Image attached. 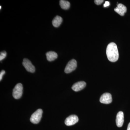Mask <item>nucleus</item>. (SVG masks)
<instances>
[{
  "instance_id": "f257e3e1",
  "label": "nucleus",
  "mask_w": 130,
  "mask_h": 130,
  "mask_svg": "<svg viewBox=\"0 0 130 130\" xmlns=\"http://www.w3.org/2000/svg\"><path fill=\"white\" fill-rule=\"evenodd\" d=\"M106 55L108 59L112 62H116L118 60L119 54L116 43L111 42L107 46Z\"/></svg>"
},
{
  "instance_id": "f03ea898",
  "label": "nucleus",
  "mask_w": 130,
  "mask_h": 130,
  "mask_svg": "<svg viewBox=\"0 0 130 130\" xmlns=\"http://www.w3.org/2000/svg\"><path fill=\"white\" fill-rule=\"evenodd\" d=\"M42 110L41 109H37L31 116L30 121L32 123L37 124L40 122L42 117Z\"/></svg>"
},
{
  "instance_id": "7ed1b4c3",
  "label": "nucleus",
  "mask_w": 130,
  "mask_h": 130,
  "mask_svg": "<svg viewBox=\"0 0 130 130\" xmlns=\"http://www.w3.org/2000/svg\"><path fill=\"white\" fill-rule=\"evenodd\" d=\"M23 87L22 84H17L13 90L12 95L14 98L16 99L20 98L23 94Z\"/></svg>"
},
{
  "instance_id": "20e7f679",
  "label": "nucleus",
  "mask_w": 130,
  "mask_h": 130,
  "mask_svg": "<svg viewBox=\"0 0 130 130\" xmlns=\"http://www.w3.org/2000/svg\"><path fill=\"white\" fill-rule=\"evenodd\" d=\"M77 66L76 61L74 59H73L68 63L65 68V72L66 73H69L72 72L73 71H74L76 69Z\"/></svg>"
},
{
  "instance_id": "39448f33",
  "label": "nucleus",
  "mask_w": 130,
  "mask_h": 130,
  "mask_svg": "<svg viewBox=\"0 0 130 130\" xmlns=\"http://www.w3.org/2000/svg\"><path fill=\"white\" fill-rule=\"evenodd\" d=\"M22 64L26 71H28L29 72L31 73L35 72V66L32 64L31 62L28 59L26 58L24 59Z\"/></svg>"
},
{
  "instance_id": "423d86ee",
  "label": "nucleus",
  "mask_w": 130,
  "mask_h": 130,
  "mask_svg": "<svg viewBox=\"0 0 130 130\" xmlns=\"http://www.w3.org/2000/svg\"><path fill=\"white\" fill-rule=\"evenodd\" d=\"M78 121V117L76 115H73L68 116L65 121V124L68 126L75 124Z\"/></svg>"
},
{
  "instance_id": "0eeeda50",
  "label": "nucleus",
  "mask_w": 130,
  "mask_h": 130,
  "mask_svg": "<svg viewBox=\"0 0 130 130\" xmlns=\"http://www.w3.org/2000/svg\"><path fill=\"white\" fill-rule=\"evenodd\" d=\"M112 101L111 95L109 93H104L100 98V102L103 104H109L112 102Z\"/></svg>"
},
{
  "instance_id": "6e6552de",
  "label": "nucleus",
  "mask_w": 130,
  "mask_h": 130,
  "mask_svg": "<svg viewBox=\"0 0 130 130\" xmlns=\"http://www.w3.org/2000/svg\"><path fill=\"white\" fill-rule=\"evenodd\" d=\"M86 86V83L83 81L77 82L73 85L72 86V89L75 91H78L83 90Z\"/></svg>"
},
{
  "instance_id": "1a4fd4ad",
  "label": "nucleus",
  "mask_w": 130,
  "mask_h": 130,
  "mask_svg": "<svg viewBox=\"0 0 130 130\" xmlns=\"http://www.w3.org/2000/svg\"><path fill=\"white\" fill-rule=\"evenodd\" d=\"M116 122L118 127H121L123 126L124 122V115L123 112L119 111L117 114Z\"/></svg>"
},
{
  "instance_id": "9d476101",
  "label": "nucleus",
  "mask_w": 130,
  "mask_h": 130,
  "mask_svg": "<svg viewBox=\"0 0 130 130\" xmlns=\"http://www.w3.org/2000/svg\"><path fill=\"white\" fill-rule=\"evenodd\" d=\"M114 11L121 16L124 15L125 13L127 11L126 7L122 4L117 5V7L115 8Z\"/></svg>"
},
{
  "instance_id": "9b49d317",
  "label": "nucleus",
  "mask_w": 130,
  "mask_h": 130,
  "mask_svg": "<svg viewBox=\"0 0 130 130\" xmlns=\"http://www.w3.org/2000/svg\"><path fill=\"white\" fill-rule=\"evenodd\" d=\"M47 60L49 61H52L55 60L58 58V54L54 51H50L46 53Z\"/></svg>"
},
{
  "instance_id": "f8f14e48",
  "label": "nucleus",
  "mask_w": 130,
  "mask_h": 130,
  "mask_svg": "<svg viewBox=\"0 0 130 130\" xmlns=\"http://www.w3.org/2000/svg\"><path fill=\"white\" fill-rule=\"evenodd\" d=\"M63 21V19L60 16H56L52 21V24L54 27L55 28L58 27L60 26L61 24Z\"/></svg>"
},
{
  "instance_id": "ddd939ff",
  "label": "nucleus",
  "mask_w": 130,
  "mask_h": 130,
  "mask_svg": "<svg viewBox=\"0 0 130 130\" xmlns=\"http://www.w3.org/2000/svg\"><path fill=\"white\" fill-rule=\"evenodd\" d=\"M60 5L62 9L66 10L70 8V3L68 1L61 0L60 1Z\"/></svg>"
},
{
  "instance_id": "4468645a",
  "label": "nucleus",
  "mask_w": 130,
  "mask_h": 130,
  "mask_svg": "<svg viewBox=\"0 0 130 130\" xmlns=\"http://www.w3.org/2000/svg\"><path fill=\"white\" fill-rule=\"evenodd\" d=\"M7 56V53L6 51H3L1 52L0 54V60L2 61Z\"/></svg>"
},
{
  "instance_id": "2eb2a0df",
  "label": "nucleus",
  "mask_w": 130,
  "mask_h": 130,
  "mask_svg": "<svg viewBox=\"0 0 130 130\" xmlns=\"http://www.w3.org/2000/svg\"><path fill=\"white\" fill-rule=\"evenodd\" d=\"M104 1L103 0H95L94 1L95 3L97 5H100L103 3Z\"/></svg>"
},
{
  "instance_id": "dca6fc26",
  "label": "nucleus",
  "mask_w": 130,
  "mask_h": 130,
  "mask_svg": "<svg viewBox=\"0 0 130 130\" xmlns=\"http://www.w3.org/2000/svg\"><path fill=\"white\" fill-rule=\"evenodd\" d=\"M5 73V71L4 70H2L0 73V81H1L2 79L3 76Z\"/></svg>"
},
{
  "instance_id": "f3484780",
  "label": "nucleus",
  "mask_w": 130,
  "mask_h": 130,
  "mask_svg": "<svg viewBox=\"0 0 130 130\" xmlns=\"http://www.w3.org/2000/svg\"><path fill=\"white\" fill-rule=\"evenodd\" d=\"M109 5H110V3H109V2L106 1L105 4H104V5H103V7H108V6H109Z\"/></svg>"
},
{
  "instance_id": "a211bd4d",
  "label": "nucleus",
  "mask_w": 130,
  "mask_h": 130,
  "mask_svg": "<svg viewBox=\"0 0 130 130\" xmlns=\"http://www.w3.org/2000/svg\"><path fill=\"white\" fill-rule=\"evenodd\" d=\"M127 130H130V123L128 124V128H127Z\"/></svg>"
},
{
  "instance_id": "6ab92c4d",
  "label": "nucleus",
  "mask_w": 130,
  "mask_h": 130,
  "mask_svg": "<svg viewBox=\"0 0 130 130\" xmlns=\"http://www.w3.org/2000/svg\"><path fill=\"white\" fill-rule=\"evenodd\" d=\"M1 7H2L1 6H0V9H1Z\"/></svg>"
}]
</instances>
